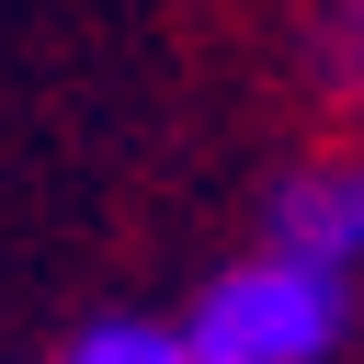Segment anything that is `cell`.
<instances>
[{"label": "cell", "mask_w": 364, "mask_h": 364, "mask_svg": "<svg viewBox=\"0 0 364 364\" xmlns=\"http://www.w3.org/2000/svg\"><path fill=\"white\" fill-rule=\"evenodd\" d=\"M330 341H341V273L284 250L228 262L182 318V364H318Z\"/></svg>", "instance_id": "obj_1"}, {"label": "cell", "mask_w": 364, "mask_h": 364, "mask_svg": "<svg viewBox=\"0 0 364 364\" xmlns=\"http://www.w3.org/2000/svg\"><path fill=\"white\" fill-rule=\"evenodd\" d=\"M262 250L318 262V273H353V262H364V159H341V171H296V182L273 193V239H262Z\"/></svg>", "instance_id": "obj_2"}, {"label": "cell", "mask_w": 364, "mask_h": 364, "mask_svg": "<svg viewBox=\"0 0 364 364\" xmlns=\"http://www.w3.org/2000/svg\"><path fill=\"white\" fill-rule=\"evenodd\" d=\"M57 364H182V330L171 318H91Z\"/></svg>", "instance_id": "obj_3"}, {"label": "cell", "mask_w": 364, "mask_h": 364, "mask_svg": "<svg viewBox=\"0 0 364 364\" xmlns=\"http://www.w3.org/2000/svg\"><path fill=\"white\" fill-rule=\"evenodd\" d=\"M341 57H353V80H364V0H341Z\"/></svg>", "instance_id": "obj_4"}]
</instances>
